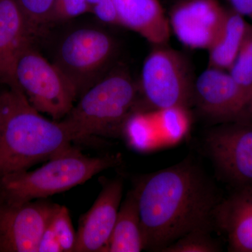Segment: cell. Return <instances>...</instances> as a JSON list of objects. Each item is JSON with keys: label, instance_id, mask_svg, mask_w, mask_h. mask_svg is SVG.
<instances>
[{"label": "cell", "instance_id": "6da1fadb", "mask_svg": "<svg viewBox=\"0 0 252 252\" xmlns=\"http://www.w3.org/2000/svg\"><path fill=\"white\" fill-rule=\"evenodd\" d=\"M144 250L160 251L195 230L210 231L220 203L210 179L191 160L146 176L134 189Z\"/></svg>", "mask_w": 252, "mask_h": 252}, {"label": "cell", "instance_id": "7a4b0ae2", "mask_svg": "<svg viewBox=\"0 0 252 252\" xmlns=\"http://www.w3.org/2000/svg\"><path fill=\"white\" fill-rule=\"evenodd\" d=\"M0 179L74 148L64 124L43 117L18 88L0 94Z\"/></svg>", "mask_w": 252, "mask_h": 252}, {"label": "cell", "instance_id": "3957f363", "mask_svg": "<svg viewBox=\"0 0 252 252\" xmlns=\"http://www.w3.org/2000/svg\"><path fill=\"white\" fill-rule=\"evenodd\" d=\"M140 94L128 72L114 68L81 94L61 122L74 142L92 137H119L131 116L140 111Z\"/></svg>", "mask_w": 252, "mask_h": 252}, {"label": "cell", "instance_id": "277c9868", "mask_svg": "<svg viewBox=\"0 0 252 252\" xmlns=\"http://www.w3.org/2000/svg\"><path fill=\"white\" fill-rule=\"evenodd\" d=\"M122 160L119 154L89 157L73 148L32 171L0 179V199L12 203L45 199L85 183L99 172L117 166Z\"/></svg>", "mask_w": 252, "mask_h": 252}, {"label": "cell", "instance_id": "5b68a950", "mask_svg": "<svg viewBox=\"0 0 252 252\" xmlns=\"http://www.w3.org/2000/svg\"><path fill=\"white\" fill-rule=\"evenodd\" d=\"M14 79L34 108L61 121L78 98L77 89L55 63L49 62L32 46H26L16 61Z\"/></svg>", "mask_w": 252, "mask_h": 252}, {"label": "cell", "instance_id": "8992f818", "mask_svg": "<svg viewBox=\"0 0 252 252\" xmlns=\"http://www.w3.org/2000/svg\"><path fill=\"white\" fill-rule=\"evenodd\" d=\"M117 52V41L107 32L77 28L63 38L54 63L77 89L79 97L109 72Z\"/></svg>", "mask_w": 252, "mask_h": 252}, {"label": "cell", "instance_id": "52a82bcc", "mask_svg": "<svg viewBox=\"0 0 252 252\" xmlns=\"http://www.w3.org/2000/svg\"><path fill=\"white\" fill-rule=\"evenodd\" d=\"M190 64L175 50L157 46L143 63L139 86L144 102L153 111L193 103Z\"/></svg>", "mask_w": 252, "mask_h": 252}, {"label": "cell", "instance_id": "ba28073f", "mask_svg": "<svg viewBox=\"0 0 252 252\" xmlns=\"http://www.w3.org/2000/svg\"><path fill=\"white\" fill-rule=\"evenodd\" d=\"M209 156L221 177L235 189L252 186V121L224 123L207 134Z\"/></svg>", "mask_w": 252, "mask_h": 252}, {"label": "cell", "instance_id": "9c48e42d", "mask_svg": "<svg viewBox=\"0 0 252 252\" xmlns=\"http://www.w3.org/2000/svg\"><path fill=\"white\" fill-rule=\"evenodd\" d=\"M58 205L44 199L22 203L0 199V252H37Z\"/></svg>", "mask_w": 252, "mask_h": 252}, {"label": "cell", "instance_id": "30bf717a", "mask_svg": "<svg viewBox=\"0 0 252 252\" xmlns=\"http://www.w3.org/2000/svg\"><path fill=\"white\" fill-rule=\"evenodd\" d=\"M250 94L227 71L208 67L194 81L193 102L207 117L220 122L245 119Z\"/></svg>", "mask_w": 252, "mask_h": 252}, {"label": "cell", "instance_id": "8fae6325", "mask_svg": "<svg viewBox=\"0 0 252 252\" xmlns=\"http://www.w3.org/2000/svg\"><path fill=\"white\" fill-rule=\"evenodd\" d=\"M226 10L217 0H180L168 18L170 30L190 49H207L218 34Z\"/></svg>", "mask_w": 252, "mask_h": 252}, {"label": "cell", "instance_id": "7c38bea8", "mask_svg": "<svg viewBox=\"0 0 252 252\" xmlns=\"http://www.w3.org/2000/svg\"><path fill=\"white\" fill-rule=\"evenodd\" d=\"M124 193L122 179L105 181L79 223L74 252H104L115 225Z\"/></svg>", "mask_w": 252, "mask_h": 252}, {"label": "cell", "instance_id": "4fadbf2b", "mask_svg": "<svg viewBox=\"0 0 252 252\" xmlns=\"http://www.w3.org/2000/svg\"><path fill=\"white\" fill-rule=\"evenodd\" d=\"M214 220L226 236L230 251L252 252V186L235 189L220 200Z\"/></svg>", "mask_w": 252, "mask_h": 252}, {"label": "cell", "instance_id": "5bb4252c", "mask_svg": "<svg viewBox=\"0 0 252 252\" xmlns=\"http://www.w3.org/2000/svg\"><path fill=\"white\" fill-rule=\"evenodd\" d=\"M24 16L15 0H0V81L16 87L14 68L23 49L32 44Z\"/></svg>", "mask_w": 252, "mask_h": 252}, {"label": "cell", "instance_id": "9a60e30c", "mask_svg": "<svg viewBox=\"0 0 252 252\" xmlns=\"http://www.w3.org/2000/svg\"><path fill=\"white\" fill-rule=\"evenodd\" d=\"M121 26L135 32L154 46H165L168 18L159 0H112Z\"/></svg>", "mask_w": 252, "mask_h": 252}, {"label": "cell", "instance_id": "2e32d148", "mask_svg": "<svg viewBox=\"0 0 252 252\" xmlns=\"http://www.w3.org/2000/svg\"><path fill=\"white\" fill-rule=\"evenodd\" d=\"M249 26L241 15L233 10H226L223 24L208 49V67L229 70L241 48Z\"/></svg>", "mask_w": 252, "mask_h": 252}, {"label": "cell", "instance_id": "e0dca14e", "mask_svg": "<svg viewBox=\"0 0 252 252\" xmlns=\"http://www.w3.org/2000/svg\"><path fill=\"white\" fill-rule=\"evenodd\" d=\"M143 250L140 212L133 189L121 204L115 225L104 252H140Z\"/></svg>", "mask_w": 252, "mask_h": 252}, {"label": "cell", "instance_id": "ac0fdd59", "mask_svg": "<svg viewBox=\"0 0 252 252\" xmlns=\"http://www.w3.org/2000/svg\"><path fill=\"white\" fill-rule=\"evenodd\" d=\"M154 112L160 134L167 140L175 142L185 136L190 126L187 108L174 107Z\"/></svg>", "mask_w": 252, "mask_h": 252}, {"label": "cell", "instance_id": "d6986e66", "mask_svg": "<svg viewBox=\"0 0 252 252\" xmlns=\"http://www.w3.org/2000/svg\"><path fill=\"white\" fill-rule=\"evenodd\" d=\"M235 82L251 94L252 90V26H249L236 59L228 71Z\"/></svg>", "mask_w": 252, "mask_h": 252}, {"label": "cell", "instance_id": "ffe728a7", "mask_svg": "<svg viewBox=\"0 0 252 252\" xmlns=\"http://www.w3.org/2000/svg\"><path fill=\"white\" fill-rule=\"evenodd\" d=\"M24 16L32 37L49 25L55 0H15Z\"/></svg>", "mask_w": 252, "mask_h": 252}, {"label": "cell", "instance_id": "44dd1931", "mask_svg": "<svg viewBox=\"0 0 252 252\" xmlns=\"http://www.w3.org/2000/svg\"><path fill=\"white\" fill-rule=\"evenodd\" d=\"M49 225L54 230L63 252H74L77 233L67 207L58 205L50 220Z\"/></svg>", "mask_w": 252, "mask_h": 252}, {"label": "cell", "instance_id": "7402d4cb", "mask_svg": "<svg viewBox=\"0 0 252 252\" xmlns=\"http://www.w3.org/2000/svg\"><path fill=\"white\" fill-rule=\"evenodd\" d=\"M218 244L207 230H195L185 235L175 243L163 249V252H220Z\"/></svg>", "mask_w": 252, "mask_h": 252}, {"label": "cell", "instance_id": "603a6c76", "mask_svg": "<svg viewBox=\"0 0 252 252\" xmlns=\"http://www.w3.org/2000/svg\"><path fill=\"white\" fill-rule=\"evenodd\" d=\"M90 13L86 0H55L49 25L64 22Z\"/></svg>", "mask_w": 252, "mask_h": 252}, {"label": "cell", "instance_id": "cb8c5ba5", "mask_svg": "<svg viewBox=\"0 0 252 252\" xmlns=\"http://www.w3.org/2000/svg\"><path fill=\"white\" fill-rule=\"evenodd\" d=\"M90 14L99 21L111 26H121L112 0H86Z\"/></svg>", "mask_w": 252, "mask_h": 252}, {"label": "cell", "instance_id": "d4e9b609", "mask_svg": "<svg viewBox=\"0 0 252 252\" xmlns=\"http://www.w3.org/2000/svg\"><path fill=\"white\" fill-rule=\"evenodd\" d=\"M37 252H63L59 240L49 223L39 240Z\"/></svg>", "mask_w": 252, "mask_h": 252}, {"label": "cell", "instance_id": "484cf974", "mask_svg": "<svg viewBox=\"0 0 252 252\" xmlns=\"http://www.w3.org/2000/svg\"><path fill=\"white\" fill-rule=\"evenodd\" d=\"M231 9L252 21V0H228Z\"/></svg>", "mask_w": 252, "mask_h": 252}, {"label": "cell", "instance_id": "4316f807", "mask_svg": "<svg viewBox=\"0 0 252 252\" xmlns=\"http://www.w3.org/2000/svg\"><path fill=\"white\" fill-rule=\"evenodd\" d=\"M245 119L252 121V90L245 111Z\"/></svg>", "mask_w": 252, "mask_h": 252}, {"label": "cell", "instance_id": "83f0119b", "mask_svg": "<svg viewBox=\"0 0 252 252\" xmlns=\"http://www.w3.org/2000/svg\"><path fill=\"white\" fill-rule=\"evenodd\" d=\"M0 122H1V104H0Z\"/></svg>", "mask_w": 252, "mask_h": 252}]
</instances>
